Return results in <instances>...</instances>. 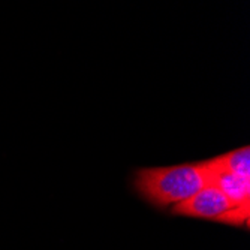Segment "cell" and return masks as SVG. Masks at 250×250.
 <instances>
[{"mask_svg": "<svg viewBox=\"0 0 250 250\" xmlns=\"http://www.w3.org/2000/svg\"><path fill=\"white\" fill-rule=\"evenodd\" d=\"M216 161L223 169L250 180V150L247 146L223 153L216 157Z\"/></svg>", "mask_w": 250, "mask_h": 250, "instance_id": "4", "label": "cell"}, {"mask_svg": "<svg viewBox=\"0 0 250 250\" xmlns=\"http://www.w3.org/2000/svg\"><path fill=\"white\" fill-rule=\"evenodd\" d=\"M171 213L234 226H249L250 219V207L237 206L213 185H208L188 201L172 207Z\"/></svg>", "mask_w": 250, "mask_h": 250, "instance_id": "2", "label": "cell"}, {"mask_svg": "<svg viewBox=\"0 0 250 250\" xmlns=\"http://www.w3.org/2000/svg\"><path fill=\"white\" fill-rule=\"evenodd\" d=\"M211 169V185L237 206L250 207V180L223 169L216 157L207 159Z\"/></svg>", "mask_w": 250, "mask_h": 250, "instance_id": "3", "label": "cell"}, {"mask_svg": "<svg viewBox=\"0 0 250 250\" xmlns=\"http://www.w3.org/2000/svg\"><path fill=\"white\" fill-rule=\"evenodd\" d=\"M211 185L208 161L135 171L133 189L156 208H172Z\"/></svg>", "mask_w": 250, "mask_h": 250, "instance_id": "1", "label": "cell"}]
</instances>
